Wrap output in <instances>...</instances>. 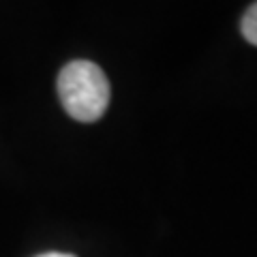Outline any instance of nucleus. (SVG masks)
<instances>
[{"label":"nucleus","instance_id":"1","mask_svg":"<svg viewBox=\"0 0 257 257\" xmlns=\"http://www.w3.org/2000/svg\"><path fill=\"white\" fill-rule=\"evenodd\" d=\"M58 96L64 111L79 122L99 120L109 105V82L99 64L71 60L58 75Z\"/></svg>","mask_w":257,"mask_h":257},{"label":"nucleus","instance_id":"2","mask_svg":"<svg viewBox=\"0 0 257 257\" xmlns=\"http://www.w3.org/2000/svg\"><path fill=\"white\" fill-rule=\"evenodd\" d=\"M240 32L248 43L257 47V3H253L244 11L242 20H240Z\"/></svg>","mask_w":257,"mask_h":257},{"label":"nucleus","instance_id":"3","mask_svg":"<svg viewBox=\"0 0 257 257\" xmlns=\"http://www.w3.org/2000/svg\"><path fill=\"white\" fill-rule=\"evenodd\" d=\"M37 257H75V255H71V253H43V255H37Z\"/></svg>","mask_w":257,"mask_h":257}]
</instances>
